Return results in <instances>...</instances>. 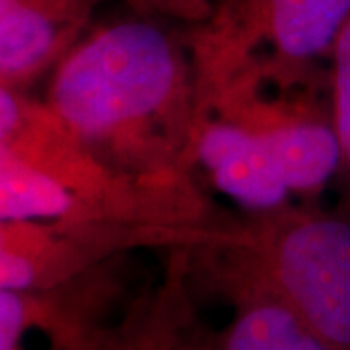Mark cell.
I'll use <instances>...</instances> for the list:
<instances>
[{
    "instance_id": "1",
    "label": "cell",
    "mask_w": 350,
    "mask_h": 350,
    "mask_svg": "<svg viewBox=\"0 0 350 350\" xmlns=\"http://www.w3.org/2000/svg\"><path fill=\"white\" fill-rule=\"evenodd\" d=\"M47 105L88 150L119 174L179 177L154 129L189 119V78L174 38L148 20H123L80 38L53 68Z\"/></svg>"
},
{
    "instance_id": "2",
    "label": "cell",
    "mask_w": 350,
    "mask_h": 350,
    "mask_svg": "<svg viewBox=\"0 0 350 350\" xmlns=\"http://www.w3.org/2000/svg\"><path fill=\"white\" fill-rule=\"evenodd\" d=\"M273 214L247 241L206 250L214 275L267 290L331 350H350V218L323 211Z\"/></svg>"
},
{
    "instance_id": "3",
    "label": "cell",
    "mask_w": 350,
    "mask_h": 350,
    "mask_svg": "<svg viewBox=\"0 0 350 350\" xmlns=\"http://www.w3.org/2000/svg\"><path fill=\"white\" fill-rule=\"evenodd\" d=\"M238 239V226L131 224L66 220L0 222V290L43 292L68 286L113 257L144 247L216 250Z\"/></svg>"
},
{
    "instance_id": "4",
    "label": "cell",
    "mask_w": 350,
    "mask_h": 350,
    "mask_svg": "<svg viewBox=\"0 0 350 350\" xmlns=\"http://www.w3.org/2000/svg\"><path fill=\"white\" fill-rule=\"evenodd\" d=\"M195 250H172L160 280L107 317L117 290L107 276L45 331L47 350H224L222 333L195 298Z\"/></svg>"
},
{
    "instance_id": "5",
    "label": "cell",
    "mask_w": 350,
    "mask_h": 350,
    "mask_svg": "<svg viewBox=\"0 0 350 350\" xmlns=\"http://www.w3.org/2000/svg\"><path fill=\"white\" fill-rule=\"evenodd\" d=\"M100 0H0V82L25 88L80 39Z\"/></svg>"
},
{
    "instance_id": "6",
    "label": "cell",
    "mask_w": 350,
    "mask_h": 350,
    "mask_svg": "<svg viewBox=\"0 0 350 350\" xmlns=\"http://www.w3.org/2000/svg\"><path fill=\"white\" fill-rule=\"evenodd\" d=\"M193 152L214 187L251 213H276L292 197L265 129L208 123L197 131Z\"/></svg>"
},
{
    "instance_id": "7",
    "label": "cell",
    "mask_w": 350,
    "mask_h": 350,
    "mask_svg": "<svg viewBox=\"0 0 350 350\" xmlns=\"http://www.w3.org/2000/svg\"><path fill=\"white\" fill-rule=\"evenodd\" d=\"M234 308L222 333L224 350H331L282 301L251 282L214 275Z\"/></svg>"
},
{
    "instance_id": "8",
    "label": "cell",
    "mask_w": 350,
    "mask_h": 350,
    "mask_svg": "<svg viewBox=\"0 0 350 350\" xmlns=\"http://www.w3.org/2000/svg\"><path fill=\"white\" fill-rule=\"evenodd\" d=\"M262 18L286 66L331 57L350 20V0H262Z\"/></svg>"
},
{
    "instance_id": "9",
    "label": "cell",
    "mask_w": 350,
    "mask_h": 350,
    "mask_svg": "<svg viewBox=\"0 0 350 350\" xmlns=\"http://www.w3.org/2000/svg\"><path fill=\"white\" fill-rule=\"evenodd\" d=\"M0 148L51 160H84L94 156L47 101L33 100L24 88L4 82H0Z\"/></svg>"
},
{
    "instance_id": "10",
    "label": "cell",
    "mask_w": 350,
    "mask_h": 350,
    "mask_svg": "<svg viewBox=\"0 0 350 350\" xmlns=\"http://www.w3.org/2000/svg\"><path fill=\"white\" fill-rule=\"evenodd\" d=\"M105 276V267L86 278L55 290H0V350H20L24 337L38 329L45 333L64 313L86 298Z\"/></svg>"
},
{
    "instance_id": "11",
    "label": "cell",
    "mask_w": 350,
    "mask_h": 350,
    "mask_svg": "<svg viewBox=\"0 0 350 350\" xmlns=\"http://www.w3.org/2000/svg\"><path fill=\"white\" fill-rule=\"evenodd\" d=\"M331 115L350 174V20L331 53Z\"/></svg>"
}]
</instances>
